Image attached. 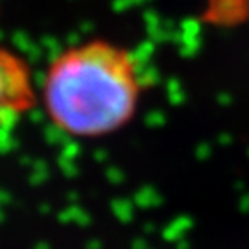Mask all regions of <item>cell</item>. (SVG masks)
<instances>
[{"mask_svg": "<svg viewBox=\"0 0 249 249\" xmlns=\"http://www.w3.org/2000/svg\"><path fill=\"white\" fill-rule=\"evenodd\" d=\"M133 55L109 41H87L59 52L37 89L48 122L72 139H102L131 122L141 102Z\"/></svg>", "mask_w": 249, "mask_h": 249, "instance_id": "obj_1", "label": "cell"}, {"mask_svg": "<svg viewBox=\"0 0 249 249\" xmlns=\"http://www.w3.org/2000/svg\"><path fill=\"white\" fill-rule=\"evenodd\" d=\"M37 106V85L28 61L0 45V131L17 125Z\"/></svg>", "mask_w": 249, "mask_h": 249, "instance_id": "obj_2", "label": "cell"}]
</instances>
